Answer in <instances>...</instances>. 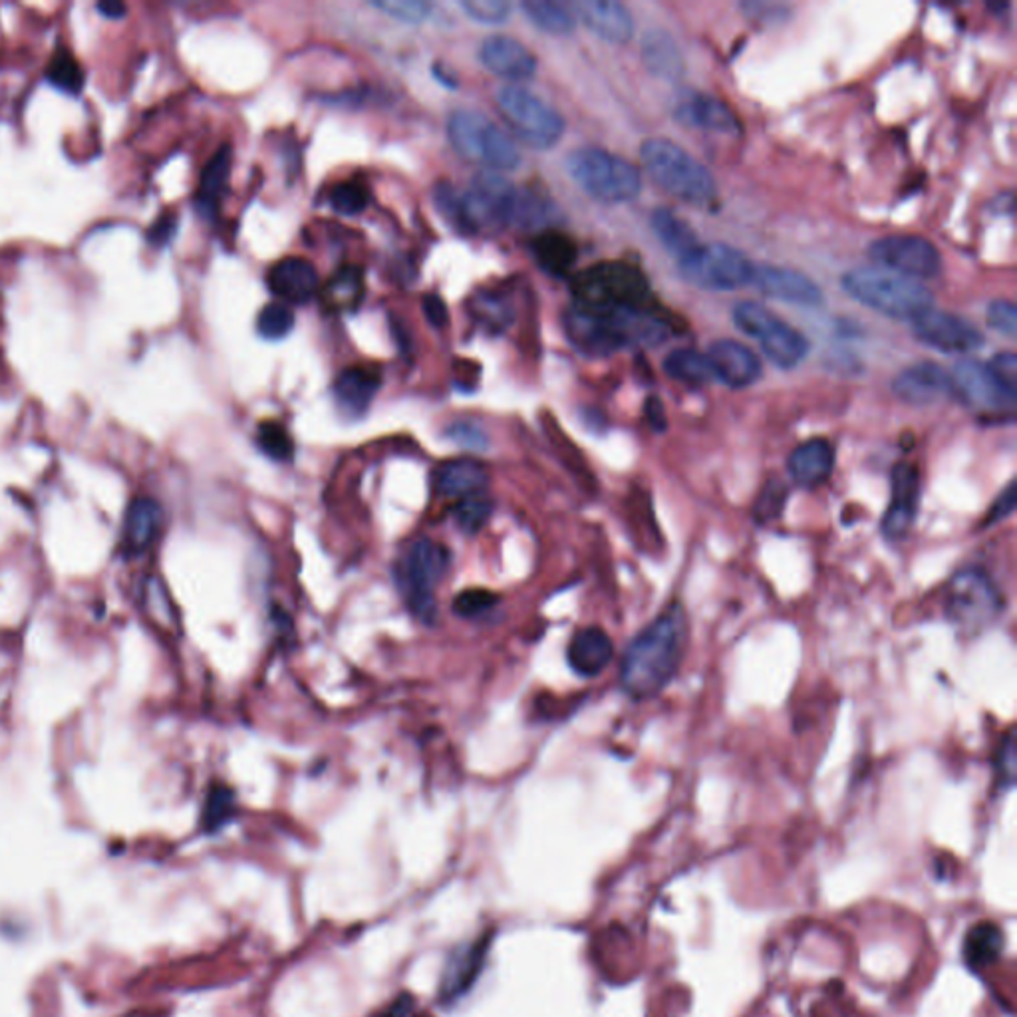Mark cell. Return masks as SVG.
Returning <instances> with one entry per match:
<instances>
[{"label":"cell","instance_id":"1","mask_svg":"<svg viewBox=\"0 0 1017 1017\" xmlns=\"http://www.w3.org/2000/svg\"><path fill=\"white\" fill-rule=\"evenodd\" d=\"M688 616L672 603L628 644L621 663V686L634 700H650L674 680L688 646Z\"/></svg>","mask_w":1017,"mask_h":1017},{"label":"cell","instance_id":"2","mask_svg":"<svg viewBox=\"0 0 1017 1017\" xmlns=\"http://www.w3.org/2000/svg\"><path fill=\"white\" fill-rule=\"evenodd\" d=\"M574 307L606 315L614 310L654 308L648 278L624 261H604L573 280Z\"/></svg>","mask_w":1017,"mask_h":1017},{"label":"cell","instance_id":"3","mask_svg":"<svg viewBox=\"0 0 1017 1017\" xmlns=\"http://www.w3.org/2000/svg\"><path fill=\"white\" fill-rule=\"evenodd\" d=\"M849 297L862 307L897 320H914L932 307V293L920 280L902 277L887 268H852L840 278Z\"/></svg>","mask_w":1017,"mask_h":1017},{"label":"cell","instance_id":"4","mask_svg":"<svg viewBox=\"0 0 1017 1017\" xmlns=\"http://www.w3.org/2000/svg\"><path fill=\"white\" fill-rule=\"evenodd\" d=\"M566 171L586 195L608 205L628 203L638 198L643 189L638 168L603 148L574 149L566 158Z\"/></svg>","mask_w":1017,"mask_h":1017},{"label":"cell","instance_id":"5","mask_svg":"<svg viewBox=\"0 0 1017 1017\" xmlns=\"http://www.w3.org/2000/svg\"><path fill=\"white\" fill-rule=\"evenodd\" d=\"M640 158L648 176L672 198L691 205H703L716 198V181L710 171L670 139H646Z\"/></svg>","mask_w":1017,"mask_h":1017},{"label":"cell","instance_id":"6","mask_svg":"<svg viewBox=\"0 0 1017 1017\" xmlns=\"http://www.w3.org/2000/svg\"><path fill=\"white\" fill-rule=\"evenodd\" d=\"M447 138L465 161L481 166L485 171H511L521 163L513 139L479 112H454L447 119Z\"/></svg>","mask_w":1017,"mask_h":1017},{"label":"cell","instance_id":"7","mask_svg":"<svg viewBox=\"0 0 1017 1017\" xmlns=\"http://www.w3.org/2000/svg\"><path fill=\"white\" fill-rule=\"evenodd\" d=\"M449 566L447 549L432 539H417L395 564V584L407 611L420 623L434 624L437 618L435 589Z\"/></svg>","mask_w":1017,"mask_h":1017},{"label":"cell","instance_id":"8","mask_svg":"<svg viewBox=\"0 0 1017 1017\" xmlns=\"http://www.w3.org/2000/svg\"><path fill=\"white\" fill-rule=\"evenodd\" d=\"M1002 611V593L982 569L968 566L952 576L944 594V614L958 633L978 636L998 621Z\"/></svg>","mask_w":1017,"mask_h":1017},{"label":"cell","instance_id":"9","mask_svg":"<svg viewBox=\"0 0 1017 1017\" xmlns=\"http://www.w3.org/2000/svg\"><path fill=\"white\" fill-rule=\"evenodd\" d=\"M497 108L505 124L529 148H553L563 138V116L529 89L505 86L497 94Z\"/></svg>","mask_w":1017,"mask_h":1017},{"label":"cell","instance_id":"10","mask_svg":"<svg viewBox=\"0 0 1017 1017\" xmlns=\"http://www.w3.org/2000/svg\"><path fill=\"white\" fill-rule=\"evenodd\" d=\"M733 322L743 335L758 340L763 354L777 368L793 370L809 354L807 338L787 322H781L758 303L735 305Z\"/></svg>","mask_w":1017,"mask_h":1017},{"label":"cell","instance_id":"11","mask_svg":"<svg viewBox=\"0 0 1017 1017\" xmlns=\"http://www.w3.org/2000/svg\"><path fill=\"white\" fill-rule=\"evenodd\" d=\"M680 275L691 287L730 293L751 283L753 263L738 248L711 243L693 248L678 263Z\"/></svg>","mask_w":1017,"mask_h":1017},{"label":"cell","instance_id":"12","mask_svg":"<svg viewBox=\"0 0 1017 1017\" xmlns=\"http://www.w3.org/2000/svg\"><path fill=\"white\" fill-rule=\"evenodd\" d=\"M869 255L877 265L902 277H939L942 271V255L929 239L914 235H892L870 243Z\"/></svg>","mask_w":1017,"mask_h":1017},{"label":"cell","instance_id":"13","mask_svg":"<svg viewBox=\"0 0 1017 1017\" xmlns=\"http://www.w3.org/2000/svg\"><path fill=\"white\" fill-rule=\"evenodd\" d=\"M952 375V392L964 404L984 414L1014 412L1017 392H1011L999 382L989 366L976 360H960Z\"/></svg>","mask_w":1017,"mask_h":1017},{"label":"cell","instance_id":"14","mask_svg":"<svg viewBox=\"0 0 1017 1017\" xmlns=\"http://www.w3.org/2000/svg\"><path fill=\"white\" fill-rule=\"evenodd\" d=\"M912 328L920 342L946 354H968L984 345L982 332L968 320L934 307L914 318Z\"/></svg>","mask_w":1017,"mask_h":1017},{"label":"cell","instance_id":"15","mask_svg":"<svg viewBox=\"0 0 1017 1017\" xmlns=\"http://www.w3.org/2000/svg\"><path fill=\"white\" fill-rule=\"evenodd\" d=\"M564 332L579 352L593 358L611 356L624 348L613 315H598L573 305L564 312Z\"/></svg>","mask_w":1017,"mask_h":1017},{"label":"cell","instance_id":"16","mask_svg":"<svg viewBox=\"0 0 1017 1017\" xmlns=\"http://www.w3.org/2000/svg\"><path fill=\"white\" fill-rule=\"evenodd\" d=\"M892 494L889 509L882 517V533L890 541H900L909 534L919 513L920 475L919 469L910 464H897L890 475Z\"/></svg>","mask_w":1017,"mask_h":1017},{"label":"cell","instance_id":"17","mask_svg":"<svg viewBox=\"0 0 1017 1017\" xmlns=\"http://www.w3.org/2000/svg\"><path fill=\"white\" fill-rule=\"evenodd\" d=\"M751 285H755L765 297L783 300L787 305L817 307L823 300L819 285L793 268L753 265Z\"/></svg>","mask_w":1017,"mask_h":1017},{"label":"cell","instance_id":"18","mask_svg":"<svg viewBox=\"0 0 1017 1017\" xmlns=\"http://www.w3.org/2000/svg\"><path fill=\"white\" fill-rule=\"evenodd\" d=\"M706 356L713 370V380H720L721 384L728 388L741 390L760 380V358L738 340H728V338L716 340L711 342Z\"/></svg>","mask_w":1017,"mask_h":1017},{"label":"cell","instance_id":"19","mask_svg":"<svg viewBox=\"0 0 1017 1017\" xmlns=\"http://www.w3.org/2000/svg\"><path fill=\"white\" fill-rule=\"evenodd\" d=\"M894 394L902 402L912 405L936 404L940 400L954 394L952 375L934 362H920L909 366L892 382Z\"/></svg>","mask_w":1017,"mask_h":1017},{"label":"cell","instance_id":"20","mask_svg":"<svg viewBox=\"0 0 1017 1017\" xmlns=\"http://www.w3.org/2000/svg\"><path fill=\"white\" fill-rule=\"evenodd\" d=\"M576 17L593 30L598 39L611 44H624L633 39L634 20L631 10L614 0H579L573 4Z\"/></svg>","mask_w":1017,"mask_h":1017},{"label":"cell","instance_id":"21","mask_svg":"<svg viewBox=\"0 0 1017 1017\" xmlns=\"http://www.w3.org/2000/svg\"><path fill=\"white\" fill-rule=\"evenodd\" d=\"M479 59L495 76L505 80H529L537 72V59L519 40L509 36H489L479 49Z\"/></svg>","mask_w":1017,"mask_h":1017},{"label":"cell","instance_id":"22","mask_svg":"<svg viewBox=\"0 0 1017 1017\" xmlns=\"http://www.w3.org/2000/svg\"><path fill=\"white\" fill-rule=\"evenodd\" d=\"M267 280L268 287L278 298L295 305H305L310 298L317 297L320 288L317 268L303 257L280 258L271 268Z\"/></svg>","mask_w":1017,"mask_h":1017},{"label":"cell","instance_id":"23","mask_svg":"<svg viewBox=\"0 0 1017 1017\" xmlns=\"http://www.w3.org/2000/svg\"><path fill=\"white\" fill-rule=\"evenodd\" d=\"M835 469V447L825 437H813L797 445L787 459V472L795 485L813 489L825 484Z\"/></svg>","mask_w":1017,"mask_h":1017},{"label":"cell","instance_id":"24","mask_svg":"<svg viewBox=\"0 0 1017 1017\" xmlns=\"http://www.w3.org/2000/svg\"><path fill=\"white\" fill-rule=\"evenodd\" d=\"M676 118L680 119L684 126L728 136L738 134L741 128L740 119L733 114V109L708 94H693L690 98L681 99L680 106L676 108Z\"/></svg>","mask_w":1017,"mask_h":1017},{"label":"cell","instance_id":"25","mask_svg":"<svg viewBox=\"0 0 1017 1017\" xmlns=\"http://www.w3.org/2000/svg\"><path fill=\"white\" fill-rule=\"evenodd\" d=\"M613 656V640L598 626L579 631L566 648L569 666L583 678L598 676L611 664Z\"/></svg>","mask_w":1017,"mask_h":1017},{"label":"cell","instance_id":"26","mask_svg":"<svg viewBox=\"0 0 1017 1017\" xmlns=\"http://www.w3.org/2000/svg\"><path fill=\"white\" fill-rule=\"evenodd\" d=\"M489 484L487 467L475 459H452L437 467L435 472V491L447 499H467L481 495Z\"/></svg>","mask_w":1017,"mask_h":1017},{"label":"cell","instance_id":"27","mask_svg":"<svg viewBox=\"0 0 1017 1017\" xmlns=\"http://www.w3.org/2000/svg\"><path fill=\"white\" fill-rule=\"evenodd\" d=\"M487 946H489V939L484 936L474 944H467L464 950H457L455 954H452V958L445 966L442 988H439V996L444 1002L457 999L472 988L475 978L484 968Z\"/></svg>","mask_w":1017,"mask_h":1017},{"label":"cell","instance_id":"28","mask_svg":"<svg viewBox=\"0 0 1017 1017\" xmlns=\"http://www.w3.org/2000/svg\"><path fill=\"white\" fill-rule=\"evenodd\" d=\"M380 388V375L370 368H348L338 375L335 395L348 414H364Z\"/></svg>","mask_w":1017,"mask_h":1017},{"label":"cell","instance_id":"29","mask_svg":"<svg viewBox=\"0 0 1017 1017\" xmlns=\"http://www.w3.org/2000/svg\"><path fill=\"white\" fill-rule=\"evenodd\" d=\"M161 525V509L153 499H136L129 505L126 523H124V541L131 553L146 551L149 544L156 541Z\"/></svg>","mask_w":1017,"mask_h":1017},{"label":"cell","instance_id":"30","mask_svg":"<svg viewBox=\"0 0 1017 1017\" xmlns=\"http://www.w3.org/2000/svg\"><path fill=\"white\" fill-rule=\"evenodd\" d=\"M643 56L646 68L663 80L680 78L684 59L672 36L664 30H648L644 36Z\"/></svg>","mask_w":1017,"mask_h":1017},{"label":"cell","instance_id":"31","mask_svg":"<svg viewBox=\"0 0 1017 1017\" xmlns=\"http://www.w3.org/2000/svg\"><path fill=\"white\" fill-rule=\"evenodd\" d=\"M533 253L537 263L554 277H563L576 263V245L573 239L561 231H543L534 239Z\"/></svg>","mask_w":1017,"mask_h":1017},{"label":"cell","instance_id":"32","mask_svg":"<svg viewBox=\"0 0 1017 1017\" xmlns=\"http://www.w3.org/2000/svg\"><path fill=\"white\" fill-rule=\"evenodd\" d=\"M1004 949V934L994 922H978L964 940V958L974 970L988 968L998 962Z\"/></svg>","mask_w":1017,"mask_h":1017},{"label":"cell","instance_id":"33","mask_svg":"<svg viewBox=\"0 0 1017 1017\" xmlns=\"http://www.w3.org/2000/svg\"><path fill=\"white\" fill-rule=\"evenodd\" d=\"M650 225L664 247L678 257H684L693 248L700 247V239L696 231L668 209H656L650 218Z\"/></svg>","mask_w":1017,"mask_h":1017},{"label":"cell","instance_id":"34","mask_svg":"<svg viewBox=\"0 0 1017 1017\" xmlns=\"http://www.w3.org/2000/svg\"><path fill=\"white\" fill-rule=\"evenodd\" d=\"M664 372L676 382L688 385H703L713 380L708 356L691 348H678L664 358Z\"/></svg>","mask_w":1017,"mask_h":1017},{"label":"cell","instance_id":"35","mask_svg":"<svg viewBox=\"0 0 1017 1017\" xmlns=\"http://www.w3.org/2000/svg\"><path fill=\"white\" fill-rule=\"evenodd\" d=\"M229 173H231V149L223 146L211 158L208 168L203 169L198 193V208L201 211L213 213L218 209L219 201L227 189Z\"/></svg>","mask_w":1017,"mask_h":1017},{"label":"cell","instance_id":"36","mask_svg":"<svg viewBox=\"0 0 1017 1017\" xmlns=\"http://www.w3.org/2000/svg\"><path fill=\"white\" fill-rule=\"evenodd\" d=\"M364 295V278L362 271L356 267H345L330 278L322 290L325 307L335 312H345L360 305Z\"/></svg>","mask_w":1017,"mask_h":1017},{"label":"cell","instance_id":"37","mask_svg":"<svg viewBox=\"0 0 1017 1017\" xmlns=\"http://www.w3.org/2000/svg\"><path fill=\"white\" fill-rule=\"evenodd\" d=\"M521 9L537 29L551 36H566L574 30L573 14L553 0H525Z\"/></svg>","mask_w":1017,"mask_h":1017},{"label":"cell","instance_id":"38","mask_svg":"<svg viewBox=\"0 0 1017 1017\" xmlns=\"http://www.w3.org/2000/svg\"><path fill=\"white\" fill-rule=\"evenodd\" d=\"M46 80L50 86H54L60 92H66L70 96H78L86 84V72L68 49H59L50 59Z\"/></svg>","mask_w":1017,"mask_h":1017},{"label":"cell","instance_id":"39","mask_svg":"<svg viewBox=\"0 0 1017 1017\" xmlns=\"http://www.w3.org/2000/svg\"><path fill=\"white\" fill-rule=\"evenodd\" d=\"M469 308H472L474 317L477 318L485 328H489V330H494V332H501V330H505V328L511 325V318H513V310L509 307V303H507L501 295L491 293V290L477 293V295L469 300Z\"/></svg>","mask_w":1017,"mask_h":1017},{"label":"cell","instance_id":"40","mask_svg":"<svg viewBox=\"0 0 1017 1017\" xmlns=\"http://www.w3.org/2000/svg\"><path fill=\"white\" fill-rule=\"evenodd\" d=\"M434 199H435V209L439 211V215L447 221V225L462 233V235H474L472 231V225L467 221V213H465V203L464 195L457 193V189L449 183H437L434 189Z\"/></svg>","mask_w":1017,"mask_h":1017},{"label":"cell","instance_id":"41","mask_svg":"<svg viewBox=\"0 0 1017 1017\" xmlns=\"http://www.w3.org/2000/svg\"><path fill=\"white\" fill-rule=\"evenodd\" d=\"M790 499V489L781 479H770L761 487V494L753 505V517L760 525H770L781 519Z\"/></svg>","mask_w":1017,"mask_h":1017},{"label":"cell","instance_id":"42","mask_svg":"<svg viewBox=\"0 0 1017 1017\" xmlns=\"http://www.w3.org/2000/svg\"><path fill=\"white\" fill-rule=\"evenodd\" d=\"M235 815V795L229 787L218 785L209 791L205 809H203V827L209 833L225 827Z\"/></svg>","mask_w":1017,"mask_h":1017},{"label":"cell","instance_id":"43","mask_svg":"<svg viewBox=\"0 0 1017 1017\" xmlns=\"http://www.w3.org/2000/svg\"><path fill=\"white\" fill-rule=\"evenodd\" d=\"M295 328V315L283 303H273L261 310L257 330L265 340H283Z\"/></svg>","mask_w":1017,"mask_h":1017},{"label":"cell","instance_id":"44","mask_svg":"<svg viewBox=\"0 0 1017 1017\" xmlns=\"http://www.w3.org/2000/svg\"><path fill=\"white\" fill-rule=\"evenodd\" d=\"M258 447L275 462H288L295 455V444L287 430L277 422L258 425Z\"/></svg>","mask_w":1017,"mask_h":1017},{"label":"cell","instance_id":"45","mask_svg":"<svg viewBox=\"0 0 1017 1017\" xmlns=\"http://www.w3.org/2000/svg\"><path fill=\"white\" fill-rule=\"evenodd\" d=\"M491 513L494 504L484 495H474L462 499L455 507V523L459 525V529H464L465 533L474 534L489 521Z\"/></svg>","mask_w":1017,"mask_h":1017},{"label":"cell","instance_id":"46","mask_svg":"<svg viewBox=\"0 0 1017 1017\" xmlns=\"http://www.w3.org/2000/svg\"><path fill=\"white\" fill-rule=\"evenodd\" d=\"M330 205L337 211L338 215L354 218L358 213L364 211L368 205V191L356 181H346L332 189L330 193Z\"/></svg>","mask_w":1017,"mask_h":1017},{"label":"cell","instance_id":"47","mask_svg":"<svg viewBox=\"0 0 1017 1017\" xmlns=\"http://www.w3.org/2000/svg\"><path fill=\"white\" fill-rule=\"evenodd\" d=\"M372 7L405 24H422L432 12V4L422 0H375Z\"/></svg>","mask_w":1017,"mask_h":1017},{"label":"cell","instance_id":"48","mask_svg":"<svg viewBox=\"0 0 1017 1017\" xmlns=\"http://www.w3.org/2000/svg\"><path fill=\"white\" fill-rule=\"evenodd\" d=\"M462 9L469 19L487 27L504 24L511 14V4L505 0H464Z\"/></svg>","mask_w":1017,"mask_h":1017},{"label":"cell","instance_id":"49","mask_svg":"<svg viewBox=\"0 0 1017 1017\" xmlns=\"http://www.w3.org/2000/svg\"><path fill=\"white\" fill-rule=\"evenodd\" d=\"M497 603H499V596L491 593V591L469 589V591H464V593L455 596L452 608H454L455 614H459L464 618H477V616H484L485 613H489Z\"/></svg>","mask_w":1017,"mask_h":1017},{"label":"cell","instance_id":"50","mask_svg":"<svg viewBox=\"0 0 1017 1017\" xmlns=\"http://www.w3.org/2000/svg\"><path fill=\"white\" fill-rule=\"evenodd\" d=\"M988 325L1004 337H1017V308L1011 300H994L988 307Z\"/></svg>","mask_w":1017,"mask_h":1017},{"label":"cell","instance_id":"51","mask_svg":"<svg viewBox=\"0 0 1017 1017\" xmlns=\"http://www.w3.org/2000/svg\"><path fill=\"white\" fill-rule=\"evenodd\" d=\"M1016 740H1014V733L1009 731L1002 741L998 758H996V771H998V777L1004 787H1011L1016 781Z\"/></svg>","mask_w":1017,"mask_h":1017},{"label":"cell","instance_id":"52","mask_svg":"<svg viewBox=\"0 0 1017 1017\" xmlns=\"http://www.w3.org/2000/svg\"><path fill=\"white\" fill-rule=\"evenodd\" d=\"M447 435L454 439L455 444L467 447V449H485L487 447V435L481 427L469 424V422H459L447 430Z\"/></svg>","mask_w":1017,"mask_h":1017},{"label":"cell","instance_id":"53","mask_svg":"<svg viewBox=\"0 0 1017 1017\" xmlns=\"http://www.w3.org/2000/svg\"><path fill=\"white\" fill-rule=\"evenodd\" d=\"M988 366L1002 384L1011 392H1017V356L1014 352L994 356Z\"/></svg>","mask_w":1017,"mask_h":1017},{"label":"cell","instance_id":"54","mask_svg":"<svg viewBox=\"0 0 1017 1017\" xmlns=\"http://www.w3.org/2000/svg\"><path fill=\"white\" fill-rule=\"evenodd\" d=\"M1017 497H1016V484H1009L1004 494L999 495L996 499V504L992 505L989 509L988 517H986V525L998 523L999 519H1006L1009 513H1014L1016 509Z\"/></svg>","mask_w":1017,"mask_h":1017},{"label":"cell","instance_id":"55","mask_svg":"<svg viewBox=\"0 0 1017 1017\" xmlns=\"http://www.w3.org/2000/svg\"><path fill=\"white\" fill-rule=\"evenodd\" d=\"M176 229H178V218L173 213H166V215H161V219L156 221L153 227L149 229L148 241L156 247H163L173 237Z\"/></svg>","mask_w":1017,"mask_h":1017},{"label":"cell","instance_id":"56","mask_svg":"<svg viewBox=\"0 0 1017 1017\" xmlns=\"http://www.w3.org/2000/svg\"><path fill=\"white\" fill-rule=\"evenodd\" d=\"M422 307H424L425 317L435 328H444L447 325L449 312H447L444 300L437 295H425Z\"/></svg>","mask_w":1017,"mask_h":1017},{"label":"cell","instance_id":"57","mask_svg":"<svg viewBox=\"0 0 1017 1017\" xmlns=\"http://www.w3.org/2000/svg\"><path fill=\"white\" fill-rule=\"evenodd\" d=\"M644 412H646V420H648V424H650L653 430H656V432H664V430H666L668 422H666L664 404L660 402V398L650 395V398L646 400V407H644Z\"/></svg>","mask_w":1017,"mask_h":1017},{"label":"cell","instance_id":"58","mask_svg":"<svg viewBox=\"0 0 1017 1017\" xmlns=\"http://www.w3.org/2000/svg\"><path fill=\"white\" fill-rule=\"evenodd\" d=\"M98 10L106 19H124L126 12H128V7L124 2L106 0V2H98Z\"/></svg>","mask_w":1017,"mask_h":1017},{"label":"cell","instance_id":"59","mask_svg":"<svg viewBox=\"0 0 1017 1017\" xmlns=\"http://www.w3.org/2000/svg\"><path fill=\"white\" fill-rule=\"evenodd\" d=\"M410 1009H412V999L404 996V998L395 999L394 1004L378 1017H407Z\"/></svg>","mask_w":1017,"mask_h":1017}]
</instances>
